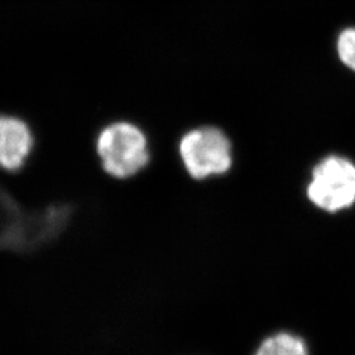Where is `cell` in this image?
Wrapping results in <instances>:
<instances>
[{
  "instance_id": "1",
  "label": "cell",
  "mask_w": 355,
  "mask_h": 355,
  "mask_svg": "<svg viewBox=\"0 0 355 355\" xmlns=\"http://www.w3.org/2000/svg\"><path fill=\"white\" fill-rule=\"evenodd\" d=\"M96 152L104 171L117 179L135 177L150 161L145 133L137 125L125 121L103 129L96 140Z\"/></svg>"
},
{
  "instance_id": "2",
  "label": "cell",
  "mask_w": 355,
  "mask_h": 355,
  "mask_svg": "<svg viewBox=\"0 0 355 355\" xmlns=\"http://www.w3.org/2000/svg\"><path fill=\"white\" fill-rule=\"evenodd\" d=\"M306 196L316 208L337 214L355 205V164L343 155L330 154L311 173Z\"/></svg>"
},
{
  "instance_id": "3",
  "label": "cell",
  "mask_w": 355,
  "mask_h": 355,
  "mask_svg": "<svg viewBox=\"0 0 355 355\" xmlns=\"http://www.w3.org/2000/svg\"><path fill=\"white\" fill-rule=\"evenodd\" d=\"M179 155L193 179L223 175L233 165L228 136L215 127L196 128L187 132L179 142Z\"/></svg>"
},
{
  "instance_id": "4",
  "label": "cell",
  "mask_w": 355,
  "mask_h": 355,
  "mask_svg": "<svg viewBox=\"0 0 355 355\" xmlns=\"http://www.w3.org/2000/svg\"><path fill=\"white\" fill-rule=\"evenodd\" d=\"M33 149V135L24 120L0 114V167L16 171Z\"/></svg>"
},
{
  "instance_id": "5",
  "label": "cell",
  "mask_w": 355,
  "mask_h": 355,
  "mask_svg": "<svg viewBox=\"0 0 355 355\" xmlns=\"http://www.w3.org/2000/svg\"><path fill=\"white\" fill-rule=\"evenodd\" d=\"M254 355H309V349L300 336L278 331L263 340Z\"/></svg>"
},
{
  "instance_id": "6",
  "label": "cell",
  "mask_w": 355,
  "mask_h": 355,
  "mask_svg": "<svg viewBox=\"0 0 355 355\" xmlns=\"http://www.w3.org/2000/svg\"><path fill=\"white\" fill-rule=\"evenodd\" d=\"M337 53L346 67L355 71V28H346L337 38Z\"/></svg>"
}]
</instances>
